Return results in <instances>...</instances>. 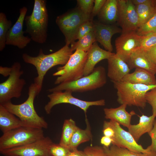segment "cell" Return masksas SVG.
Instances as JSON below:
<instances>
[{"mask_svg":"<svg viewBox=\"0 0 156 156\" xmlns=\"http://www.w3.org/2000/svg\"><path fill=\"white\" fill-rule=\"evenodd\" d=\"M69 45L65 44L57 51L44 54L42 49L39 50L36 56H30L26 53L23 54L22 57L25 62L31 64L36 68L37 76L34 79L38 94L42 90L44 77L47 72L52 67L58 65H65L73 53Z\"/></svg>","mask_w":156,"mask_h":156,"instance_id":"6da1fadb","label":"cell"},{"mask_svg":"<svg viewBox=\"0 0 156 156\" xmlns=\"http://www.w3.org/2000/svg\"><path fill=\"white\" fill-rule=\"evenodd\" d=\"M38 94L36 85L32 83L29 87L28 97L24 102L16 105L10 101L2 105L19 118L23 127L46 129L48 123L43 117L39 116L34 107V100Z\"/></svg>","mask_w":156,"mask_h":156,"instance_id":"7a4b0ae2","label":"cell"},{"mask_svg":"<svg viewBox=\"0 0 156 156\" xmlns=\"http://www.w3.org/2000/svg\"><path fill=\"white\" fill-rule=\"evenodd\" d=\"M45 0H35L31 14L25 16V32L34 42L40 44L45 43L47 37L48 14Z\"/></svg>","mask_w":156,"mask_h":156,"instance_id":"3957f363","label":"cell"},{"mask_svg":"<svg viewBox=\"0 0 156 156\" xmlns=\"http://www.w3.org/2000/svg\"><path fill=\"white\" fill-rule=\"evenodd\" d=\"M107 83L105 70L102 66L95 67L90 74L74 81L63 82L49 89L51 93L66 90L82 92L94 90L103 86Z\"/></svg>","mask_w":156,"mask_h":156,"instance_id":"277c9868","label":"cell"},{"mask_svg":"<svg viewBox=\"0 0 156 156\" xmlns=\"http://www.w3.org/2000/svg\"><path fill=\"white\" fill-rule=\"evenodd\" d=\"M117 90V101L121 105L145 108L147 103L146 93L156 87V84L148 85L133 84L123 81L113 82Z\"/></svg>","mask_w":156,"mask_h":156,"instance_id":"5b68a950","label":"cell"},{"mask_svg":"<svg viewBox=\"0 0 156 156\" xmlns=\"http://www.w3.org/2000/svg\"><path fill=\"white\" fill-rule=\"evenodd\" d=\"M91 15L87 14L78 7L58 16L55 22L64 35L66 44L69 45L75 41L76 34L84 23L92 20Z\"/></svg>","mask_w":156,"mask_h":156,"instance_id":"8992f818","label":"cell"},{"mask_svg":"<svg viewBox=\"0 0 156 156\" xmlns=\"http://www.w3.org/2000/svg\"><path fill=\"white\" fill-rule=\"evenodd\" d=\"M44 137L42 129L21 127L3 134L0 138V151L23 146Z\"/></svg>","mask_w":156,"mask_h":156,"instance_id":"52a82bcc","label":"cell"},{"mask_svg":"<svg viewBox=\"0 0 156 156\" xmlns=\"http://www.w3.org/2000/svg\"><path fill=\"white\" fill-rule=\"evenodd\" d=\"M88 53L76 50L70 56L67 63L58 67L53 76H58L54 83L59 84L63 82L76 80L84 76V66L87 60Z\"/></svg>","mask_w":156,"mask_h":156,"instance_id":"ba28073f","label":"cell"},{"mask_svg":"<svg viewBox=\"0 0 156 156\" xmlns=\"http://www.w3.org/2000/svg\"><path fill=\"white\" fill-rule=\"evenodd\" d=\"M8 79L0 84V104L11 101L13 98H19L26 84L25 80L21 78L23 73L21 65L18 62H14Z\"/></svg>","mask_w":156,"mask_h":156,"instance_id":"9c48e42d","label":"cell"},{"mask_svg":"<svg viewBox=\"0 0 156 156\" xmlns=\"http://www.w3.org/2000/svg\"><path fill=\"white\" fill-rule=\"evenodd\" d=\"M72 92L69 90L55 92L48 94L49 101L44 107V110L47 114H50L53 107L61 103H68L76 106L82 110L86 114L89 107L92 106H103L105 105V100L87 101L81 100L74 97Z\"/></svg>","mask_w":156,"mask_h":156,"instance_id":"30bf717a","label":"cell"},{"mask_svg":"<svg viewBox=\"0 0 156 156\" xmlns=\"http://www.w3.org/2000/svg\"><path fill=\"white\" fill-rule=\"evenodd\" d=\"M54 143L49 137L27 144L0 151L5 156H51L50 148Z\"/></svg>","mask_w":156,"mask_h":156,"instance_id":"8fae6325","label":"cell"},{"mask_svg":"<svg viewBox=\"0 0 156 156\" xmlns=\"http://www.w3.org/2000/svg\"><path fill=\"white\" fill-rule=\"evenodd\" d=\"M118 122L112 120L104 121L103 126L112 128L114 131V136L112 138V144L118 147L125 148L138 153H145L151 151L150 145L146 149L138 144L129 131L124 130Z\"/></svg>","mask_w":156,"mask_h":156,"instance_id":"7c38bea8","label":"cell"},{"mask_svg":"<svg viewBox=\"0 0 156 156\" xmlns=\"http://www.w3.org/2000/svg\"><path fill=\"white\" fill-rule=\"evenodd\" d=\"M118 1V16L117 22L121 27L122 33L136 31L139 27V23L135 6L131 0Z\"/></svg>","mask_w":156,"mask_h":156,"instance_id":"4fadbf2b","label":"cell"},{"mask_svg":"<svg viewBox=\"0 0 156 156\" xmlns=\"http://www.w3.org/2000/svg\"><path fill=\"white\" fill-rule=\"evenodd\" d=\"M27 11V8L25 6L20 9L19 15L17 21L7 33L6 45H13L21 49L25 48L30 42L31 38L25 36V31L23 30Z\"/></svg>","mask_w":156,"mask_h":156,"instance_id":"5bb4252c","label":"cell"},{"mask_svg":"<svg viewBox=\"0 0 156 156\" xmlns=\"http://www.w3.org/2000/svg\"><path fill=\"white\" fill-rule=\"evenodd\" d=\"M142 37L136 31L122 33L115 40L116 53L127 62L132 52L140 47Z\"/></svg>","mask_w":156,"mask_h":156,"instance_id":"9a60e30c","label":"cell"},{"mask_svg":"<svg viewBox=\"0 0 156 156\" xmlns=\"http://www.w3.org/2000/svg\"><path fill=\"white\" fill-rule=\"evenodd\" d=\"M94 23L96 41L99 42L106 50L112 52V37L115 34L122 33V29L114 24H107L99 22Z\"/></svg>","mask_w":156,"mask_h":156,"instance_id":"2e32d148","label":"cell"},{"mask_svg":"<svg viewBox=\"0 0 156 156\" xmlns=\"http://www.w3.org/2000/svg\"><path fill=\"white\" fill-rule=\"evenodd\" d=\"M107 76L112 82L122 81L131 69L126 62L116 53L107 60Z\"/></svg>","mask_w":156,"mask_h":156,"instance_id":"e0dca14e","label":"cell"},{"mask_svg":"<svg viewBox=\"0 0 156 156\" xmlns=\"http://www.w3.org/2000/svg\"><path fill=\"white\" fill-rule=\"evenodd\" d=\"M87 53V59L84 69V76L91 74L99 62L103 60H107L114 53L101 48L96 42L93 44Z\"/></svg>","mask_w":156,"mask_h":156,"instance_id":"ac0fdd59","label":"cell"},{"mask_svg":"<svg viewBox=\"0 0 156 156\" xmlns=\"http://www.w3.org/2000/svg\"><path fill=\"white\" fill-rule=\"evenodd\" d=\"M127 63L131 69L140 68L156 74V65L150 59L146 52L140 47L132 52Z\"/></svg>","mask_w":156,"mask_h":156,"instance_id":"d6986e66","label":"cell"},{"mask_svg":"<svg viewBox=\"0 0 156 156\" xmlns=\"http://www.w3.org/2000/svg\"><path fill=\"white\" fill-rule=\"evenodd\" d=\"M127 106L125 105H121L116 108H104L105 118L115 121L128 128L131 125L132 116L136 114L133 111L130 113L127 112L126 109Z\"/></svg>","mask_w":156,"mask_h":156,"instance_id":"ffe728a7","label":"cell"},{"mask_svg":"<svg viewBox=\"0 0 156 156\" xmlns=\"http://www.w3.org/2000/svg\"><path fill=\"white\" fill-rule=\"evenodd\" d=\"M156 117L153 114L149 116L142 114L139 116V121L138 124L131 125L128 128V131L137 142L142 135L148 133L151 130Z\"/></svg>","mask_w":156,"mask_h":156,"instance_id":"44dd1931","label":"cell"},{"mask_svg":"<svg viewBox=\"0 0 156 156\" xmlns=\"http://www.w3.org/2000/svg\"><path fill=\"white\" fill-rule=\"evenodd\" d=\"M121 81L133 84L148 85L156 84L155 75L140 68H135L134 72L127 75Z\"/></svg>","mask_w":156,"mask_h":156,"instance_id":"7402d4cb","label":"cell"},{"mask_svg":"<svg viewBox=\"0 0 156 156\" xmlns=\"http://www.w3.org/2000/svg\"><path fill=\"white\" fill-rule=\"evenodd\" d=\"M98 16L101 22L114 24L117 22L118 18V0H106Z\"/></svg>","mask_w":156,"mask_h":156,"instance_id":"603a6c76","label":"cell"},{"mask_svg":"<svg viewBox=\"0 0 156 156\" xmlns=\"http://www.w3.org/2000/svg\"><path fill=\"white\" fill-rule=\"evenodd\" d=\"M21 127L19 118L0 104V129L3 133Z\"/></svg>","mask_w":156,"mask_h":156,"instance_id":"cb8c5ba5","label":"cell"},{"mask_svg":"<svg viewBox=\"0 0 156 156\" xmlns=\"http://www.w3.org/2000/svg\"><path fill=\"white\" fill-rule=\"evenodd\" d=\"M86 127L85 129H81L78 127L75 132L70 140L69 149L73 151L77 149L81 144L91 140L92 135L91 128L88 120L86 117Z\"/></svg>","mask_w":156,"mask_h":156,"instance_id":"d4e9b609","label":"cell"},{"mask_svg":"<svg viewBox=\"0 0 156 156\" xmlns=\"http://www.w3.org/2000/svg\"><path fill=\"white\" fill-rule=\"evenodd\" d=\"M135 6L138 17L139 27L148 21L156 13L155 0Z\"/></svg>","mask_w":156,"mask_h":156,"instance_id":"484cf974","label":"cell"},{"mask_svg":"<svg viewBox=\"0 0 156 156\" xmlns=\"http://www.w3.org/2000/svg\"><path fill=\"white\" fill-rule=\"evenodd\" d=\"M78 127L75 122L72 119L70 118L65 120L63 123L59 144L69 149L71 139Z\"/></svg>","mask_w":156,"mask_h":156,"instance_id":"4316f807","label":"cell"},{"mask_svg":"<svg viewBox=\"0 0 156 156\" xmlns=\"http://www.w3.org/2000/svg\"><path fill=\"white\" fill-rule=\"evenodd\" d=\"M103 147L107 156H156V153L151 149L149 153H138L112 144L110 147Z\"/></svg>","mask_w":156,"mask_h":156,"instance_id":"83f0119b","label":"cell"},{"mask_svg":"<svg viewBox=\"0 0 156 156\" xmlns=\"http://www.w3.org/2000/svg\"><path fill=\"white\" fill-rule=\"evenodd\" d=\"M96 41L94 31L75 41L71 44L70 47L73 51L76 50H81L87 52L93 44Z\"/></svg>","mask_w":156,"mask_h":156,"instance_id":"f1b7e54d","label":"cell"},{"mask_svg":"<svg viewBox=\"0 0 156 156\" xmlns=\"http://www.w3.org/2000/svg\"><path fill=\"white\" fill-rule=\"evenodd\" d=\"M11 21L7 19L6 15L2 12L0 13V51L5 47L7 33L12 27Z\"/></svg>","mask_w":156,"mask_h":156,"instance_id":"f546056e","label":"cell"},{"mask_svg":"<svg viewBox=\"0 0 156 156\" xmlns=\"http://www.w3.org/2000/svg\"><path fill=\"white\" fill-rule=\"evenodd\" d=\"M140 36L156 33V13L148 21L140 26L136 31Z\"/></svg>","mask_w":156,"mask_h":156,"instance_id":"4dcf8cb0","label":"cell"},{"mask_svg":"<svg viewBox=\"0 0 156 156\" xmlns=\"http://www.w3.org/2000/svg\"><path fill=\"white\" fill-rule=\"evenodd\" d=\"M140 48L146 52L156 46V33H151L142 36Z\"/></svg>","mask_w":156,"mask_h":156,"instance_id":"1f68e13d","label":"cell"},{"mask_svg":"<svg viewBox=\"0 0 156 156\" xmlns=\"http://www.w3.org/2000/svg\"><path fill=\"white\" fill-rule=\"evenodd\" d=\"M94 30V23L93 20H89L83 23L79 27L75 38L79 40Z\"/></svg>","mask_w":156,"mask_h":156,"instance_id":"d6a6232c","label":"cell"},{"mask_svg":"<svg viewBox=\"0 0 156 156\" xmlns=\"http://www.w3.org/2000/svg\"><path fill=\"white\" fill-rule=\"evenodd\" d=\"M86 156H107L103 147L88 146L84 149Z\"/></svg>","mask_w":156,"mask_h":156,"instance_id":"836d02e7","label":"cell"},{"mask_svg":"<svg viewBox=\"0 0 156 156\" xmlns=\"http://www.w3.org/2000/svg\"><path fill=\"white\" fill-rule=\"evenodd\" d=\"M70 150L59 144L53 143L50 148L51 156H67Z\"/></svg>","mask_w":156,"mask_h":156,"instance_id":"e575fe53","label":"cell"},{"mask_svg":"<svg viewBox=\"0 0 156 156\" xmlns=\"http://www.w3.org/2000/svg\"><path fill=\"white\" fill-rule=\"evenodd\" d=\"M94 0H77L78 7L84 13L91 15Z\"/></svg>","mask_w":156,"mask_h":156,"instance_id":"d590c367","label":"cell"},{"mask_svg":"<svg viewBox=\"0 0 156 156\" xmlns=\"http://www.w3.org/2000/svg\"><path fill=\"white\" fill-rule=\"evenodd\" d=\"M145 96L147 103L152 107V114L156 117V87L147 92Z\"/></svg>","mask_w":156,"mask_h":156,"instance_id":"8d00e7d4","label":"cell"},{"mask_svg":"<svg viewBox=\"0 0 156 156\" xmlns=\"http://www.w3.org/2000/svg\"><path fill=\"white\" fill-rule=\"evenodd\" d=\"M106 0H94V4L91 15L93 17L98 15L102 9Z\"/></svg>","mask_w":156,"mask_h":156,"instance_id":"74e56055","label":"cell"},{"mask_svg":"<svg viewBox=\"0 0 156 156\" xmlns=\"http://www.w3.org/2000/svg\"><path fill=\"white\" fill-rule=\"evenodd\" d=\"M148 134L151 140V143L150 145L151 149L156 153V119L154 121L153 129Z\"/></svg>","mask_w":156,"mask_h":156,"instance_id":"f35d334b","label":"cell"},{"mask_svg":"<svg viewBox=\"0 0 156 156\" xmlns=\"http://www.w3.org/2000/svg\"><path fill=\"white\" fill-rule=\"evenodd\" d=\"M151 60L155 65L156 64V46L146 52Z\"/></svg>","mask_w":156,"mask_h":156,"instance_id":"ab89813d","label":"cell"},{"mask_svg":"<svg viewBox=\"0 0 156 156\" xmlns=\"http://www.w3.org/2000/svg\"><path fill=\"white\" fill-rule=\"evenodd\" d=\"M102 132L104 136L112 138L114 135V130L109 127L103 126Z\"/></svg>","mask_w":156,"mask_h":156,"instance_id":"60d3db41","label":"cell"},{"mask_svg":"<svg viewBox=\"0 0 156 156\" xmlns=\"http://www.w3.org/2000/svg\"><path fill=\"white\" fill-rule=\"evenodd\" d=\"M112 141L111 138L104 135L101 137L100 140L101 143L106 147H109Z\"/></svg>","mask_w":156,"mask_h":156,"instance_id":"b9f144b4","label":"cell"},{"mask_svg":"<svg viewBox=\"0 0 156 156\" xmlns=\"http://www.w3.org/2000/svg\"><path fill=\"white\" fill-rule=\"evenodd\" d=\"M12 70V67L0 66V74L4 77L9 76Z\"/></svg>","mask_w":156,"mask_h":156,"instance_id":"7bdbcfd3","label":"cell"},{"mask_svg":"<svg viewBox=\"0 0 156 156\" xmlns=\"http://www.w3.org/2000/svg\"><path fill=\"white\" fill-rule=\"evenodd\" d=\"M67 156H86V155L83 151H79L77 149L70 151Z\"/></svg>","mask_w":156,"mask_h":156,"instance_id":"ee69618b","label":"cell"},{"mask_svg":"<svg viewBox=\"0 0 156 156\" xmlns=\"http://www.w3.org/2000/svg\"><path fill=\"white\" fill-rule=\"evenodd\" d=\"M152 0H131L133 4L135 5L148 3Z\"/></svg>","mask_w":156,"mask_h":156,"instance_id":"f6af8a7d","label":"cell"},{"mask_svg":"<svg viewBox=\"0 0 156 156\" xmlns=\"http://www.w3.org/2000/svg\"><path fill=\"white\" fill-rule=\"evenodd\" d=\"M155 6L156 8V0H155Z\"/></svg>","mask_w":156,"mask_h":156,"instance_id":"bcb514c9","label":"cell"},{"mask_svg":"<svg viewBox=\"0 0 156 156\" xmlns=\"http://www.w3.org/2000/svg\"></svg>","mask_w":156,"mask_h":156,"instance_id":"7dc6e473","label":"cell"}]
</instances>
